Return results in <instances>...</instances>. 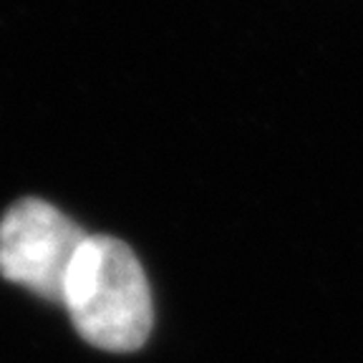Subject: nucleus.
Returning <instances> with one entry per match:
<instances>
[{
  "label": "nucleus",
  "instance_id": "1",
  "mask_svg": "<svg viewBox=\"0 0 363 363\" xmlns=\"http://www.w3.org/2000/svg\"><path fill=\"white\" fill-rule=\"evenodd\" d=\"M63 306L79 335L104 351L144 346L152 330V293L129 245L106 235L86 238L63 288Z\"/></svg>",
  "mask_w": 363,
  "mask_h": 363
},
{
  "label": "nucleus",
  "instance_id": "2",
  "mask_svg": "<svg viewBox=\"0 0 363 363\" xmlns=\"http://www.w3.org/2000/svg\"><path fill=\"white\" fill-rule=\"evenodd\" d=\"M89 235L43 199H21L0 220V275L63 306L76 252Z\"/></svg>",
  "mask_w": 363,
  "mask_h": 363
}]
</instances>
